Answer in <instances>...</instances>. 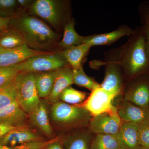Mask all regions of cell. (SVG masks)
Segmentation results:
<instances>
[{
    "label": "cell",
    "mask_w": 149,
    "mask_h": 149,
    "mask_svg": "<svg viewBox=\"0 0 149 149\" xmlns=\"http://www.w3.org/2000/svg\"><path fill=\"white\" fill-rule=\"evenodd\" d=\"M105 56L120 65L127 82L140 74L149 73L143 26L136 27L127 42L107 53Z\"/></svg>",
    "instance_id": "cell-1"
},
{
    "label": "cell",
    "mask_w": 149,
    "mask_h": 149,
    "mask_svg": "<svg viewBox=\"0 0 149 149\" xmlns=\"http://www.w3.org/2000/svg\"><path fill=\"white\" fill-rule=\"evenodd\" d=\"M9 26L18 30L29 48L41 52H51L61 41L60 35L43 22L31 15L22 13L10 19Z\"/></svg>",
    "instance_id": "cell-2"
},
{
    "label": "cell",
    "mask_w": 149,
    "mask_h": 149,
    "mask_svg": "<svg viewBox=\"0 0 149 149\" xmlns=\"http://www.w3.org/2000/svg\"><path fill=\"white\" fill-rule=\"evenodd\" d=\"M50 116L57 127L65 130L88 128L93 116L80 105H70L60 101L52 104Z\"/></svg>",
    "instance_id": "cell-3"
},
{
    "label": "cell",
    "mask_w": 149,
    "mask_h": 149,
    "mask_svg": "<svg viewBox=\"0 0 149 149\" xmlns=\"http://www.w3.org/2000/svg\"><path fill=\"white\" fill-rule=\"evenodd\" d=\"M69 2L36 0L29 8V13L42 18L57 29L63 27L70 18Z\"/></svg>",
    "instance_id": "cell-4"
},
{
    "label": "cell",
    "mask_w": 149,
    "mask_h": 149,
    "mask_svg": "<svg viewBox=\"0 0 149 149\" xmlns=\"http://www.w3.org/2000/svg\"><path fill=\"white\" fill-rule=\"evenodd\" d=\"M37 73L20 72L14 79L17 91V101L27 114L40 103V100L36 84Z\"/></svg>",
    "instance_id": "cell-5"
},
{
    "label": "cell",
    "mask_w": 149,
    "mask_h": 149,
    "mask_svg": "<svg viewBox=\"0 0 149 149\" xmlns=\"http://www.w3.org/2000/svg\"><path fill=\"white\" fill-rule=\"evenodd\" d=\"M90 66L93 69L105 66L104 78L101 88L116 97L122 95L126 82L121 67L116 63L105 58L104 60H95L90 63Z\"/></svg>",
    "instance_id": "cell-6"
},
{
    "label": "cell",
    "mask_w": 149,
    "mask_h": 149,
    "mask_svg": "<svg viewBox=\"0 0 149 149\" xmlns=\"http://www.w3.org/2000/svg\"><path fill=\"white\" fill-rule=\"evenodd\" d=\"M68 65L69 64L59 51L31 57L18 65L20 72L37 73L57 70Z\"/></svg>",
    "instance_id": "cell-7"
},
{
    "label": "cell",
    "mask_w": 149,
    "mask_h": 149,
    "mask_svg": "<svg viewBox=\"0 0 149 149\" xmlns=\"http://www.w3.org/2000/svg\"><path fill=\"white\" fill-rule=\"evenodd\" d=\"M123 94V100L149 109V73L140 74L127 82Z\"/></svg>",
    "instance_id": "cell-8"
},
{
    "label": "cell",
    "mask_w": 149,
    "mask_h": 149,
    "mask_svg": "<svg viewBox=\"0 0 149 149\" xmlns=\"http://www.w3.org/2000/svg\"><path fill=\"white\" fill-rule=\"evenodd\" d=\"M116 98L100 86L92 91L85 101L79 105L89 112L92 116H96L117 109V107L113 104Z\"/></svg>",
    "instance_id": "cell-9"
},
{
    "label": "cell",
    "mask_w": 149,
    "mask_h": 149,
    "mask_svg": "<svg viewBox=\"0 0 149 149\" xmlns=\"http://www.w3.org/2000/svg\"><path fill=\"white\" fill-rule=\"evenodd\" d=\"M123 122L117 113V109L109 113L93 116L88 128L95 135H117Z\"/></svg>",
    "instance_id": "cell-10"
},
{
    "label": "cell",
    "mask_w": 149,
    "mask_h": 149,
    "mask_svg": "<svg viewBox=\"0 0 149 149\" xmlns=\"http://www.w3.org/2000/svg\"><path fill=\"white\" fill-rule=\"evenodd\" d=\"M43 141L36 131L26 126L16 127L0 139V144L12 149L33 141Z\"/></svg>",
    "instance_id": "cell-11"
},
{
    "label": "cell",
    "mask_w": 149,
    "mask_h": 149,
    "mask_svg": "<svg viewBox=\"0 0 149 149\" xmlns=\"http://www.w3.org/2000/svg\"><path fill=\"white\" fill-rule=\"evenodd\" d=\"M117 109L123 122L140 125L149 120V109L141 107L125 100L118 105Z\"/></svg>",
    "instance_id": "cell-12"
},
{
    "label": "cell",
    "mask_w": 149,
    "mask_h": 149,
    "mask_svg": "<svg viewBox=\"0 0 149 149\" xmlns=\"http://www.w3.org/2000/svg\"><path fill=\"white\" fill-rule=\"evenodd\" d=\"M49 52H41L31 49L27 45L15 49H0V67L12 66L19 64L31 57Z\"/></svg>",
    "instance_id": "cell-13"
},
{
    "label": "cell",
    "mask_w": 149,
    "mask_h": 149,
    "mask_svg": "<svg viewBox=\"0 0 149 149\" xmlns=\"http://www.w3.org/2000/svg\"><path fill=\"white\" fill-rule=\"evenodd\" d=\"M134 29L125 24L120 25L117 29L111 32L85 36L84 44L91 47L97 46L110 45L124 36L129 37Z\"/></svg>",
    "instance_id": "cell-14"
},
{
    "label": "cell",
    "mask_w": 149,
    "mask_h": 149,
    "mask_svg": "<svg viewBox=\"0 0 149 149\" xmlns=\"http://www.w3.org/2000/svg\"><path fill=\"white\" fill-rule=\"evenodd\" d=\"M47 105L45 100H41L37 107L28 114L32 125L45 136L50 138L53 135V130L49 117Z\"/></svg>",
    "instance_id": "cell-15"
},
{
    "label": "cell",
    "mask_w": 149,
    "mask_h": 149,
    "mask_svg": "<svg viewBox=\"0 0 149 149\" xmlns=\"http://www.w3.org/2000/svg\"><path fill=\"white\" fill-rule=\"evenodd\" d=\"M27 113L21 108L17 101L0 109V123L15 127L25 126Z\"/></svg>",
    "instance_id": "cell-16"
},
{
    "label": "cell",
    "mask_w": 149,
    "mask_h": 149,
    "mask_svg": "<svg viewBox=\"0 0 149 149\" xmlns=\"http://www.w3.org/2000/svg\"><path fill=\"white\" fill-rule=\"evenodd\" d=\"M139 126L138 124L123 123L116 135L120 149H140Z\"/></svg>",
    "instance_id": "cell-17"
},
{
    "label": "cell",
    "mask_w": 149,
    "mask_h": 149,
    "mask_svg": "<svg viewBox=\"0 0 149 149\" xmlns=\"http://www.w3.org/2000/svg\"><path fill=\"white\" fill-rule=\"evenodd\" d=\"M73 84L72 69L71 67L68 65L59 69L52 91L47 98L48 101L52 104L58 101L61 93Z\"/></svg>",
    "instance_id": "cell-18"
},
{
    "label": "cell",
    "mask_w": 149,
    "mask_h": 149,
    "mask_svg": "<svg viewBox=\"0 0 149 149\" xmlns=\"http://www.w3.org/2000/svg\"><path fill=\"white\" fill-rule=\"evenodd\" d=\"M92 134L88 128L87 130L81 128L70 133L63 141L64 149H90Z\"/></svg>",
    "instance_id": "cell-19"
},
{
    "label": "cell",
    "mask_w": 149,
    "mask_h": 149,
    "mask_svg": "<svg viewBox=\"0 0 149 149\" xmlns=\"http://www.w3.org/2000/svg\"><path fill=\"white\" fill-rule=\"evenodd\" d=\"M91 47L88 44H83L59 51L72 69H77L83 66Z\"/></svg>",
    "instance_id": "cell-20"
},
{
    "label": "cell",
    "mask_w": 149,
    "mask_h": 149,
    "mask_svg": "<svg viewBox=\"0 0 149 149\" xmlns=\"http://www.w3.org/2000/svg\"><path fill=\"white\" fill-rule=\"evenodd\" d=\"M75 24V21L72 18L65 25L63 37L58 44L59 51L84 44L85 36H81L76 32L74 28Z\"/></svg>",
    "instance_id": "cell-21"
},
{
    "label": "cell",
    "mask_w": 149,
    "mask_h": 149,
    "mask_svg": "<svg viewBox=\"0 0 149 149\" xmlns=\"http://www.w3.org/2000/svg\"><path fill=\"white\" fill-rule=\"evenodd\" d=\"M26 45L24 38L18 30L9 26L0 34V49H11Z\"/></svg>",
    "instance_id": "cell-22"
},
{
    "label": "cell",
    "mask_w": 149,
    "mask_h": 149,
    "mask_svg": "<svg viewBox=\"0 0 149 149\" xmlns=\"http://www.w3.org/2000/svg\"><path fill=\"white\" fill-rule=\"evenodd\" d=\"M58 70L36 74V87L40 99H47L50 95Z\"/></svg>",
    "instance_id": "cell-23"
},
{
    "label": "cell",
    "mask_w": 149,
    "mask_h": 149,
    "mask_svg": "<svg viewBox=\"0 0 149 149\" xmlns=\"http://www.w3.org/2000/svg\"><path fill=\"white\" fill-rule=\"evenodd\" d=\"M90 149H120L116 135L97 134L92 139Z\"/></svg>",
    "instance_id": "cell-24"
},
{
    "label": "cell",
    "mask_w": 149,
    "mask_h": 149,
    "mask_svg": "<svg viewBox=\"0 0 149 149\" xmlns=\"http://www.w3.org/2000/svg\"><path fill=\"white\" fill-rule=\"evenodd\" d=\"M72 77L73 84L86 88L91 92L100 87V84L94 78L88 76L85 73L83 65L78 69H72Z\"/></svg>",
    "instance_id": "cell-25"
},
{
    "label": "cell",
    "mask_w": 149,
    "mask_h": 149,
    "mask_svg": "<svg viewBox=\"0 0 149 149\" xmlns=\"http://www.w3.org/2000/svg\"><path fill=\"white\" fill-rule=\"evenodd\" d=\"M89 95L88 93L69 86L61 93L59 101L70 105L79 104L85 101Z\"/></svg>",
    "instance_id": "cell-26"
},
{
    "label": "cell",
    "mask_w": 149,
    "mask_h": 149,
    "mask_svg": "<svg viewBox=\"0 0 149 149\" xmlns=\"http://www.w3.org/2000/svg\"><path fill=\"white\" fill-rule=\"evenodd\" d=\"M17 91L14 80L0 87V109L17 101Z\"/></svg>",
    "instance_id": "cell-27"
},
{
    "label": "cell",
    "mask_w": 149,
    "mask_h": 149,
    "mask_svg": "<svg viewBox=\"0 0 149 149\" xmlns=\"http://www.w3.org/2000/svg\"><path fill=\"white\" fill-rule=\"evenodd\" d=\"M17 0H0V17L11 18L20 13Z\"/></svg>",
    "instance_id": "cell-28"
},
{
    "label": "cell",
    "mask_w": 149,
    "mask_h": 149,
    "mask_svg": "<svg viewBox=\"0 0 149 149\" xmlns=\"http://www.w3.org/2000/svg\"><path fill=\"white\" fill-rule=\"evenodd\" d=\"M19 72L18 64L0 67V87L12 82Z\"/></svg>",
    "instance_id": "cell-29"
},
{
    "label": "cell",
    "mask_w": 149,
    "mask_h": 149,
    "mask_svg": "<svg viewBox=\"0 0 149 149\" xmlns=\"http://www.w3.org/2000/svg\"><path fill=\"white\" fill-rule=\"evenodd\" d=\"M139 137L140 149H149V120L139 125Z\"/></svg>",
    "instance_id": "cell-30"
},
{
    "label": "cell",
    "mask_w": 149,
    "mask_h": 149,
    "mask_svg": "<svg viewBox=\"0 0 149 149\" xmlns=\"http://www.w3.org/2000/svg\"><path fill=\"white\" fill-rule=\"evenodd\" d=\"M58 138L52 139L47 141H37L29 142L22 144L12 149H46L49 144L56 141Z\"/></svg>",
    "instance_id": "cell-31"
},
{
    "label": "cell",
    "mask_w": 149,
    "mask_h": 149,
    "mask_svg": "<svg viewBox=\"0 0 149 149\" xmlns=\"http://www.w3.org/2000/svg\"><path fill=\"white\" fill-rule=\"evenodd\" d=\"M138 10L142 25H149V1L142 2L139 5Z\"/></svg>",
    "instance_id": "cell-32"
},
{
    "label": "cell",
    "mask_w": 149,
    "mask_h": 149,
    "mask_svg": "<svg viewBox=\"0 0 149 149\" xmlns=\"http://www.w3.org/2000/svg\"><path fill=\"white\" fill-rule=\"evenodd\" d=\"M15 128L16 127L6 125V124L0 123V139L11 130Z\"/></svg>",
    "instance_id": "cell-33"
},
{
    "label": "cell",
    "mask_w": 149,
    "mask_h": 149,
    "mask_svg": "<svg viewBox=\"0 0 149 149\" xmlns=\"http://www.w3.org/2000/svg\"><path fill=\"white\" fill-rule=\"evenodd\" d=\"M145 30V45L147 55L149 58V25H143Z\"/></svg>",
    "instance_id": "cell-34"
},
{
    "label": "cell",
    "mask_w": 149,
    "mask_h": 149,
    "mask_svg": "<svg viewBox=\"0 0 149 149\" xmlns=\"http://www.w3.org/2000/svg\"><path fill=\"white\" fill-rule=\"evenodd\" d=\"M34 1L32 0H17L19 7L22 9V10L29 9Z\"/></svg>",
    "instance_id": "cell-35"
},
{
    "label": "cell",
    "mask_w": 149,
    "mask_h": 149,
    "mask_svg": "<svg viewBox=\"0 0 149 149\" xmlns=\"http://www.w3.org/2000/svg\"><path fill=\"white\" fill-rule=\"evenodd\" d=\"M59 139L60 138H58L56 141L49 144L46 149H64L62 143L60 142Z\"/></svg>",
    "instance_id": "cell-36"
},
{
    "label": "cell",
    "mask_w": 149,
    "mask_h": 149,
    "mask_svg": "<svg viewBox=\"0 0 149 149\" xmlns=\"http://www.w3.org/2000/svg\"><path fill=\"white\" fill-rule=\"evenodd\" d=\"M10 19L0 17V31H3L9 27Z\"/></svg>",
    "instance_id": "cell-37"
},
{
    "label": "cell",
    "mask_w": 149,
    "mask_h": 149,
    "mask_svg": "<svg viewBox=\"0 0 149 149\" xmlns=\"http://www.w3.org/2000/svg\"><path fill=\"white\" fill-rule=\"evenodd\" d=\"M10 148H8L5 146H3L1 144H0V149H11Z\"/></svg>",
    "instance_id": "cell-38"
},
{
    "label": "cell",
    "mask_w": 149,
    "mask_h": 149,
    "mask_svg": "<svg viewBox=\"0 0 149 149\" xmlns=\"http://www.w3.org/2000/svg\"><path fill=\"white\" fill-rule=\"evenodd\" d=\"M2 31H0V34H1V32H2Z\"/></svg>",
    "instance_id": "cell-39"
},
{
    "label": "cell",
    "mask_w": 149,
    "mask_h": 149,
    "mask_svg": "<svg viewBox=\"0 0 149 149\" xmlns=\"http://www.w3.org/2000/svg\"></svg>",
    "instance_id": "cell-40"
}]
</instances>
